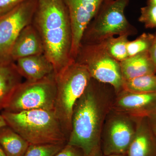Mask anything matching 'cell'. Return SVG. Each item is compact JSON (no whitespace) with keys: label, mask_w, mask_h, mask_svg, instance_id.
<instances>
[{"label":"cell","mask_w":156,"mask_h":156,"mask_svg":"<svg viewBox=\"0 0 156 156\" xmlns=\"http://www.w3.org/2000/svg\"><path fill=\"white\" fill-rule=\"evenodd\" d=\"M37 0H27L0 17V64L14 62L12 48L21 31L32 23Z\"/></svg>","instance_id":"cell-9"},{"label":"cell","mask_w":156,"mask_h":156,"mask_svg":"<svg viewBox=\"0 0 156 156\" xmlns=\"http://www.w3.org/2000/svg\"><path fill=\"white\" fill-rule=\"evenodd\" d=\"M147 119L151 129L156 139V113L149 116Z\"/></svg>","instance_id":"cell-26"},{"label":"cell","mask_w":156,"mask_h":156,"mask_svg":"<svg viewBox=\"0 0 156 156\" xmlns=\"http://www.w3.org/2000/svg\"><path fill=\"white\" fill-rule=\"evenodd\" d=\"M27 0H0V17L5 15Z\"/></svg>","instance_id":"cell-23"},{"label":"cell","mask_w":156,"mask_h":156,"mask_svg":"<svg viewBox=\"0 0 156 156\" xmlns=\"http://www.w3.org/2000/svg\"><path fill=\"white\" fill-rule=\"evenodd\" d=\"M29 145L8 125L0 128V146L7 156H24Z\"/></svg>","instance_id":"cell-17"},{"label":"cell","mask_w":156,"mask_h":156,"mask_svg":"<svg viewBox=\"0 0 156 156\" xmlns=\"http://www.w3.org/2000/svg\"><path fill=\"white\" fill-rule=\"evenodd\" d=\"M7 124L2 115L0 114V128L7 126Z\"/></svg>","instance_id":"cell-27"},{"label":"cell","mask_w":156,"mask_h":156,"mask_svg":"<svg viewBox=\"0 0 156 156\" xmlns=\"http://www.w3.org/2000/svg\"><path fill=\"white\" fill-rule=\"evenodd\" d=\"M55 76L53 74L40 80L21 83L3 110L12 112L36 109L53 110L56 93Z\"/></svg>","instance_id":"cell-7"},{"label":"cell","mask_w":156,"mask_h":156,"mask_svg":"<svg viewBox=\"0 0 156 156\" xmlns=\"http://www.w3.org/2000/svg\"></svg>","instance_id":"cell-32"},{"label":"cell","mask_w":156,"mask_h":156,"mask_svg":"<svg viewBox=\"0 0 156 156\" xmlns=\"http://www.w3.org/2000/svg\"><path fill=\"white\" fill-rule=\"evenodd\" d=\"M110 0H64L71 27V58L75 60L84 33L101 6Z\"/></svg>","instance_id":"cell-10"},{"label":"cell","mask_w":156,"mask_h":156,"mask_svg":"<svg viewBox=\"0 0 156 156\" xmlns=\"http://www.w3.org/2000/svg\"><path fill=\"white\" fill-rule=\"evenodd\" d=\"M137 118L112 109L101 132V149L103 156L127 153L136 131Z\"/></svg>","instance_id":"cell-8"},{"label":"cell","mask_w":156,"mask_h":156,"mask_svg":"<svg viewBox=\"0 0 156 156\" xmlns=\"http://www.w3.org/2000/svg\"><path fill=\"white\" fill-rule=\"evenodd\" d=\"M128 34L119 36L117 37H111L102 41L105 48L110 55L119 62L128 57L127 44Z\"/></svg>","instance_id":"cell-19"},{"label":"cell","mask_w":156,"mask_h":156,"mask_svg":"<svg viewBox=\"0 0 156 156\" xmlns=\"http://www.w3.org/2000/svg\"><path fill=\"white\" fill-rule=\"evenodd\" d=\"M127 154L128 156H156V139L147 117L137 118L136 131Z\"/></svg>","instance_id":"cell-13"},{"label":"cell","mask_w":156,"mask_h":156,"mask_svg":"<svg viewBox=\"0 0 156 156\" xmlns=\"http://www.w3.org/2000/svg\"><path fill=\"white\" fill-rule=\"evenodd\" d=\"M75 61L87 67L92 79L111 86L116 94L123 90L120 62L109 54L102 42L81 44Z\"/></svg>","instance_id":"cell-6"},{"label":"cell","mask_w":156,"mask_h":156,"mask_svg":"<svg viewBox=\"0 0 156 156\" xmlns=\"http://www.w3.org/2000/svg\"><path fill=\"white\" fill-rule=\"evenodd\" d=\"M103 155L102 154V152H101V149L100 150L97 152H96L95 153L93 154L91 156H103Z\"/></svg>","instance_id":"cell-28"},{"label":"cell","mask_w":156,"mask_h":156,"mask_svg":"<svg viewBox=\"0 0 156 156\" xmlns=\"http://www.w3.org/2000/svg\"><path fill=\"white\" fill-rule=\"evenodd\" d=\"M154 39L153 34L143 33L135 40L128 41L127 44L128 57L149 51Z\"/></svg>","instance_id":"cell-20"},{"label":"cell","mask_w":156,"mask_h":156,"mask_svg":"<svg viewBox=\"0 0 156 156\" xmlns=\"http://www.w3.org/2000/svg\"><path fill=\"white\" fill-rule=\"evenodd\" d=\"M104 84L92 78L73 110L67 144L80 149L86 156L101 150L102 128L116 95Z\"/></svg>","instance_id":"cell-1"},{"label":"cell","mask_w":156,"mask_h":156,"mask_svg":"<svg viewBox=\"0 0 156 156\" xmlns=\"http://www.w3.org/2000/svg\"><path fill=\"white\" fill-rule=\"evenodd\" d=\"M112 109L135 118L148 117L156 112V92L139 93L123 89L116 94Z\"/></svg>","instance_id":"cell-11"},{"label":"cell","mask_w":156,"mask_h":156,"mask_svg":"<svg viewBox=\"0 0 156 156\" xmlns=\"http://www.w3.org/2000/svg\"><path fill=\"white\" fill-rule=\"evenodd\" d=\"M66 144H30L24 156H55Z\"/></svg>","instance_id":"cell-21"},{"label":"cell","mask_w":156,"mask_h":156,"mask_svg":"<svg viewBox=\"0 0 156 156\" xmlns=\"http://www.w3.org/2000/svg\"><path fill=\"white\" fill-rule=\"evenodd\" d=\"M7 125L30 144H66L67 138L53 110L36 109L1 114Z\"/></svg>","instance_id":"cell-3"},{"label":"cell","mask_w":156,"mask_h":156,"mask_svg":"<svg viewBox=\"0 0 156 156\" xmlns=\"http://www.w3.org/2000/svg\"><path fill=\"white\" fill-rule=\"evenodd\" d=\"M55 156H86L80 149L66 144Z\"/></svg>","instance_id":"cell-24"},{"label":"cell","mask_w":156,"mask_h":156,"mask_svg":"<svg viewBox=\"0 0 156 156\" xmlns=\"http://www.w3.org/2000/svg\"><path fill=\"white\" fill-rule=\"evenodd\" d=\"M14 62L20 74L26 81H39L55 74L53 64L44 54L19 58Z\"/></svg>","instance_id":"cell-12"},{"label":"cell","mask_w":156,"mask_h":156,"mask_svg":"<svg viewBox=\"0 0 156 156\" xmlns=\"http://www.w3.org/2000/svg\"><path fill=\"white\" fill-rule=\"evenodd\" d=\"M103 156H126L125 155L123 154H111L109 155Z\"/></svg>","instance_id":"cell-31"},{"label":"cell","mask_w":156,"mask_h":156,"mask_svg":"<svg viewBox=\"0 0 156 156\" xmlns=\"http://www.w3.org/2000/svg\"><path fill=\"white\" fill-rule=\"evenodd\" d=\"M129 1L110 0L105 3L85 31L81 44L102 42L115 35L132 34L135 30L125 14Z\"/></svg>","instance_id":"cell-5"},{"label":"cell","mask_w":156,"mask_h":156,"mask_svg":"<svg viewBox=\"0 0 156 156\" xmlns=\"http://www.w3.org/2000/svg\"><path fill=\"white\" fill-rule=\"evenodd\" d=\"M32 23L42 39L44 54L56 74L74 60L71 58V27L64 0H37Z\"/></svg>","instance_id":"cell-2"},{"label":"cell","mask_w":156,"mask_h":156,"mask_svg":"<svg viewBox=\"0 0 156 156\" xmlns=\"http://www.w3.org/2000/svg\"><path fill=\"white\" fill-rule=\"evenodd\" d=\"M119 62L123 81L156 73L148 51L128 57Z\"/></svg>","instance_id":"cell-15"},{"label":"cell","mask_w":156,"mask_h":156,"mask_svg":"<svg viewBox=\"0 0 156 156\" xmlns=\"http://www.w3.org/2000/svg\"><path fill=\"white\" fill-rule=\"evenodd\" d=\"M0 156H7L1 146H0Z\"/></svg>","instance_id":"cell-30"},{"label":"cell","mask_w":156,"mask_h":156,"mask_svg":"<svg viewBox=\"0 0 156 156\" xmlns=\"http://www.w3.org/2000/svg\"><path fill=\"white\" fill-rule=\"evenodd\" d=\"M55 78L56 93L53 111L68 140L74 106L92 78L87 67L75 60L55 74Z\"/></svg>","instance_id":"cell-4"},{"label":"cell","mask_w":156,"mask_h":156,"mask_svg":"<svg viewBox=\"0 0 156 156\" xmlns=\"http://www.w3.org/2000/svg\"><path fill=\"white\" fill-rule=\"evenodd\" d=\"M147 4L156 5V0H147Z\"/></svg>","instance_id":"cell-29"},{"label":"cell","mask_w":156,"mask_h":156,"mask_svg":"<svg viewBox=\"0 0 156 156\" xmlns=\"http://www.w3.org/2000/svg\"><path fill=\"white\" fill-rule=\"evenodd\" d=\"M44 54L43 42L32 23L21 31L14 43L11 53L12 61L27 56Z\"/></svg>","instance_id":"cell-14"},{"label":"cell","mask_w":156,"mask_h":156,"mask_svg":"<svg viewBox=\"0 0 156 156\" xmlns=\"http://www.w3.org/2000/svg\"><path fill=\"white\" fill-rule=\"evenodd\" d=\"M123 89L139 93L156 92V75H146L124 80Z\"/></svg>","instance_id":"cell-18"},{"label":"cell","mask_w":156,"mask_h":156,"mask_svg":"<svg viewBox=\"0 0 156 156\" xmlns=\"http://www.w3.org/2000/svg\"><path fill=\"white\" fill-rule=\"evenodd\" d=\"M140 22L147 28H156V5L147 4L140 9Z\"/></svg>","instance_id":"cell-22"},{"label":"cell","mask_w":156,"mask_h":156,"mask_svg":"<svg viewBox=\"0 0 156 156\" xmlns=\"http://www.w3.org/2000/svg\"><path fill=\"white\" fill-rule=\"evenodd\" d=\"M14 62L0 64V111L6 105L17 87L22 83Z\"/></svg>","instance_id":"cell-16"},{"label":"cell","mask_w":156,"mask_h":156,"mask_svg":"<svg viewBox=\"0 0 156 156\" xmlns=\"http://www.w3.org/2000/svg\"><path fill=\"white\" fill-rule=\"evenodd\" d=\"M148 52L151 59L156 68V31L154 34L153 41Z\"/></svg>","instance_id":"cell-25"}]
</instances>
